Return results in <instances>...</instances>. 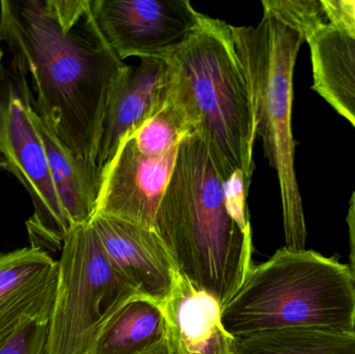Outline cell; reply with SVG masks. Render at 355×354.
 <instances>
[{
  "label": "cell",
  "instance_id": "obj_1",
  "mask_svg": "<svg viewBox=\"0 0 355 354\" xmlns=\"http://www.w3.org/2000/svg\"><path fill=\"white\" fill-rule=\"evenodd\" d=\"M0 45L26 76L37 114L75 155L97 163L108 100L128 64L102 35L91 0H1Z\"/></svg>",
  "mask_w": 355,
  "mask_h": 354
},
{
  "label": "cell",
  "instance_id": "obj_2",
  "mask_svg": "<svg viewBox=\"0 0 355 354\" xmlns=\"http://www.w3.org/2000/svg\"><path fill=\"white\" fill-rule=\"evenodd\" d=\"M155 232L179 274L221 307L254 267L252 227H242L227 209L225 183L196 135L180 143Z\"/></svg>",
  "mask_w": 355,
  "mask_h": 354
},
{
  "label": "cell",
  "instance_id": "obj_3",
  "mask_svg": "<svg viewBox=\"0 0 355 354\" xmlns=\"http://www.w3.org/2000/svg\"><path fill=\"white\" fill-rule=\"evenodd\" d=\"M162 60L170 70L168 96L221 180L240 170L252 183L256 125L232 25L200 12L196 28Z\"/></svg>",
  "mask_w": 355,
  "mask_h": 354
},
{
  "label": "cell",
  "instance_id": "obj_4",
  "mask_svg": "<svg viewBox=\"0 0 355 354\" xmlns=\"http://www.w3.org/2000/svg\"><path fill=\"white\" fill-rule=\"evenodd\" d=\"M235 337L286 328L355 330V281L347 264L309 249H279L254 266L221 307Z\"/></svg>",
  "mask_w": 355,
  "mask_h": 354
},
{
  "label": "cell",
  "instance_id": "obj_5",
  "mask_svg": "<svg viewBox=\"0 0 355 354\" xmlns=\"http://www.w3.org/2000/svg\"><path fill=\"white\" fill-rule=\"evenodd\" d=\"M232 30L250 87L256 134L279 180L286 247L306 249L291 125L294 67L304 37L267 12L256 26H232Z\"/></svg>",
  "mask_w": 355,
  "mask_h": 354
},
{
  "label": "cell",
  "instance_id": "obj_6",
  "mask_svg": "<svg viewBox=\"0 0 355 354\" xmlns=\"http://www.w3.org/2000/svg\"><path fill=\"white\" fill-rule=\"evenodd\" d=\"M139 299L108 261L91 222L74 227L58 260L47 354H96L112 322Z\"/></svg>",
  "mask_w": 355,
  "mask_h": 354
},
{
  "label": "cell",
  "instance_id": "obj_7",
  "mask_svg": "<svg viewBox=\"0 0 355 354\" xmlns=\"http://www.w3.org/2000/svg\"><path fill=\"white\" fill-rule=\"evenodd\" d=\"M0 151L33 203L26 222L31 247L62 251L70 232L52 180L47 154L35 123L33 94L26 76L10 62L0 67Z\"/></svg>",
  "mask_w": 355,
  "mask_h": 354
},
{
  "label": "cell",
  "instance_id": "obj_8",
  "mask_svg": "<svg viewBox=\"0 0 355 354\" xmlns=\"http://www.w3.org/2000/svg\"><path fill=\"white\" fill-rule=\"evenodd\" d=\"M108 45L121 60L162 58L198 25L200 12L188 0H91Z\"/></svg>",
  "mask_w": 355,
  "mask_h": 354
},
{
  "label": "cell",
  "instance_id": "obj_9",
  "mask_svg": "<svg viewBox=\"0 0 355 354\" xmlns=\"http://www.w3.org/2000/svg\"><path fill=\"white\" fill-rule=\"evenodd\" d=\"M179 145L164 155H146L127 136L102 168L95 214L155 231L156 214L174 172Z\"/></svg>",
  "mask_w": 355,
  "mask_h": 354
},
{
  "label": "cell",
  "instance_id": "obj_10",
  "mask_svg": "<svg viewBox=\"0 0 355 354\" xmlns=\"http://www.w3.org/2000/svg\"><path fill=\"white\" fill-rule=\"evenodd\" d=\"M89 222L114 269L137 289L141 299L162 309L178 270L157 233L99 214Z\"/></svg>",
  "mask_w": 355,
  "mask_h": 354
},
{
  "label": "cell",
  "instance_id": "obj_11",
  "mask_svg": "<svg viewBox=\"0 0 355 354\" xmlns=\"http://www.w3.org/2000/svg\"><path fill=\"white\" fill-rule=\"evenodd\" d=\"M58 286V261L25 247L0 255V347L23 324L50 321Z\"/></svg>",
  "mask_w": 355,
  "mask_h": 354
},
{
  "label": "cell",
  "instance_id": "obj_12",
  "mask_svg": "<svg viewBox=\"0 0 355 354\" xmlns=\"http://www.w3.org/2000/svg\"><path fill=\"white\" fill-rule=\"evenodd\" d=\"M139 60V66L127 67L108 100L97 158L101 170L123 141L153 118L168 100L170 70L166 60Z\"/></svg>",
  "mask_w": 355,
  "mask_h": 354
},
{
  "label": "cell",
  "instance_id": "obj_13",
  "mask_svg": "<svg viewBox=\"0 0 355 354\" xmlns=\"http://www.w3.org/2000/svg\"><path fill=\"white\" fill-rule=\"evenodd\" d=\"M162 310L170 354H239L237 338L223 326L220 303L179 272Z\"/></svg>",
  "mask_w": 355,
  "mask_h": 354
},
{
  "label": "cell",
  "instance_id": "obj_14",
  "mask_svg": "<svg viewBox=\"0 0 355 354\" xmlns=\"http://www.w3.org/2000/svg\"><path fill=\"white\" fill-rule=\"evenodd\" d=\"M35 123L43 141L54 187L69 224L72 228L87 224L96 213L101 186V170L96 162L78 157L69 150L35 108Z\"/></svg>",
  "mask_w": 355,
  "mask_h": 354
},
{
  "label": "cell",
  "instance_id": "obj_15",
  "mask_svg": "<svg viewBox=\"0 0 355 354\" xmlns=\"http://www.w3.org/2000/svg\"><path fill=\"white\" fill-rule=\"evenodd\" d=\"M308 44L312 89L355 128V35L329 24Z\"/></svg>",
  "mask_w": 355,
  "mask_h": 354
},
{
  "label": "cell",
  "instance_id": "obj_16",
  "mask_svg": "<svg viewBox=\"0 0 355 354\" xmlns=\"http://www.w3.org/2000/svg\"><path fill=\"white\" fill-rule=\"evenodd\" d=\"M237 340L239 354H355V330L275 328Z\"/></svg>",
  "mask_w": 355,
  "mask_h": 354
},
{
  "label": "cell",
  "instance_id": "obj_17",
  "mask_svg": "<svg viewBox=\"0 0 355 354\" xmlns=\"http://www.w3.org/2000/svg\"><path fill=\"white\" fill-rule=\"evenodd\" d=\"M164 339L166 320L162 310L147 299H135L112 322L96 354H135Z\"/></svg>",
  "mask_w": 355,
  "mask_h": 354
},
{
  "label": "cell",
  "instance_id": "obj_18",
  "mask_svg": "<svg viewBox=\"0 0 355 354\" xmlns=\"http://www.w3.org/2000/svg\"><path fill=\"white\" fill-rule=\"evenodd\" d=\"M191 134L183 112L168 96L162 109L130 136L139 151L146 155L162 156L177 148L186 136Z\"/></svg>",
  "mask_w": 355,
  "mask_h": 354
},
{
  "label": "cell",
  "instance_id": "obj_19",
  "mask_svg": "<svg viewBox=\"0 0 355 354\" xmlns=\"http://www.w3.org/2000/svg\"><path fill=\"white\" fill-rule=\"evenodd\" d=\"M263 10L298 31L308 42L329 24L322 0H263Z\"/></svg>",
  "mask_w": 355,
  "mask_h": 354
},
{
  "label": "cell",
  "instance_id": "obj_20",
  "mask_svg": "<svg viewBox=\"0 0 355 354\" xmlns=\"http://www.w3.org/2000/svg\"><path fill=\"white\" fill-rule=\"evenodd\" d=\"M49 321L26 322L0 347V354H47Z\"/></svg>",
  "mask_w": 355,
  "mask_h": 354
},
{
  "label": "cell",
  "instance_id": "obj_21",
  "mask_svg": "<svg viewBox=\"0 0 355 354\" xmlns=\"http://www.w3.org/2000/svg\"><path fill=\"white\" fill-rule=\"evenodd\" d=\"M250 186V183L240 170L234 172L231 178L225 182V197L227 209L244 228L250 227V214L246 204Z\"/></svg>",
  "mask_w": 355,
  "mask_h": 354
},
{
  "label": "cell",
  "instance_id": "obj_22",
  "mask_svg": "<svg viewBox=\"0 0 355 354\" xmlns=\"http://www.w3.org/2000/svg\"><path fill=\"white\" fill-rule=\"evenodd\" d=\"M329 24L355 35V0H322Z\"/></svg>",
  "mask_w": 355,
  "mask_h": 354
},
{
  "label": "cell",
  "instance_id": "obj_23",
  "mask_svg": "<svg viewBox=\"0 0 355 354\" xmlns=\"http://www.w3.org/2000/svg\"><path fill=\"white\" fill-rule=\"evenodd\" d=\"M346 222H347L348 233H349V267L355 281V191L352 193V200H350Z\"/></svg>",
  "mask_w": 355,
  "mask_h": 354
},
{
  "label": "cell",
  "instance_id": "obj_24",
  "mask_svg": "<svg viewBox=\"0 0 355 354\" xmlns=\"http://www.w3.org/2000/svg\"><path fill=\"white\" fill-rule=\"evenodd\" d=\"M135 354H170L168 353V346H166V339L158 344L154 345V346L150 347V348L146 349V351H141Z\"/></svg>",
  "mask_w": 355,
  "mask_h": 354
},
{
  "label": "cell",
  "instance_id": "obj_25",
  "mask_svg": "<svg viewBox=\"0 0 355 354\" xmlns=\"http://www.w3.org/2000/svg\"><path fill=\"white\" fill-rule=\"evenodd\" d=\"M0 170H6L8 172V163L6 161V157H4L3 154L0 151Z\"/></svg>",
  "mask_w": 355,
  "mask_h": 354
},
{
  "label": "cell",
  "instance_id": "obj_26",
  "mask_svg": "<svg viewBox=\"0 0 355 354\" xmlns=\"http://www.w3.org/2000/svg\"><path fill=\"white\" fill-rule=\"evenodd\" d=\"M2 56H3V51H2L1 48H0V67H1Z\"/></svg>",
  "mask_w": 355,
  "mask_h": 354
}]
</instances>
